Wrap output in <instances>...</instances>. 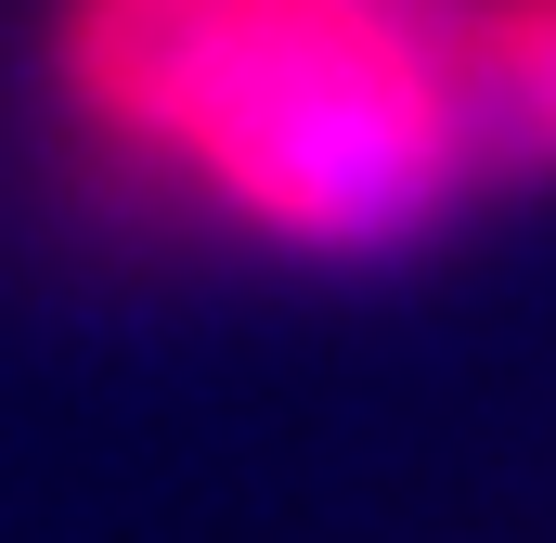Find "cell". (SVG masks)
<instances>
[{
  "instance_id": "cell-1",
  "label": "cell",
  "mask_w": 556,
  "mask_h": 543,
  "mask_svg": "<svg viewBox=\"0 0 556 543\" xmlns=\"http://www.w3.org/2000/svg\"><path fill=\"white\" fill-rule=\"evenodd\" d=\"M453 26L466 0H65L52 78L78 130L168 168L220 220L311 260H389L492 194Z\"/></svg>"
},
{
  "instance_id": "cell-2",
  "label": "cell",
  "mask_w": 556,
  "mask_h": 543,
  "mask_svg": "<svg viewBox=\"0 0 556 543\" xmlns=\"http://www.w3.org/2000/svg\"><path fill=\"white\" fill-rule=\"evenodd\" d=\"M453 91H466L479 181H556V0H466Z\"/></svg>"
}]
</instances>
